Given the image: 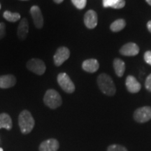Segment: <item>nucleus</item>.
<instances>
[{"instance_id": "obj_1", "label": "nucleus", "mask_w": 151, "mask_h": 151, "mask_svg": "<svg viewBox=\"0 0 151 151\" xmlns=\"http://www.w3.org/2000/svg\"><path fill=\"white\" fill-rule=\"evenodd\" d=\"M97 84L104 94L113 96L116 92V88L112 78L106 73H101L97 78Z\"/></svg>"}, {"instance_id": "obj_2", "label": "nucleus", "mask_w": 151, "mask_h": 151, "mask_svg": "<svg viewBox=\"0 0 151 151\" xmlns=\"http://www.w3.org/2000/svg\"><path fill=\"white\" fill-rule=\"evenodd\" d=\"M18 124L22 134H29L35 127L34 120L31 113L27 110L22 111L18 117Z\"/></svg>"}, {"instance_id": "obj_3", "label": "nucleus", "mask_w": 151, "mask_h": 151, "mask_svg": "<svg viewBox=\"0 0 151 151\" xmlns=\"http://www.w3.org/2000/svg\"><path fill=\"white\" fill-rule=\"evenodd\" d=\"M43 101L47 106L52 109L58 108L62 103L60 94L52 89L47 90L43 97Z\"/></svg>"}, {"instance_id": "obj_4", "label": "nucleus", "mask_w": 151, "mask_h": 151, "mask_svg": "<svg viewBox=\"0 0 151 151\" xmlns=\"http://www.w3.org/2000/svg\"><path fill=\"white\" fill-rule=\"evenodd\" d=\"M58 83L64 91L67 93H73L75 91V86L70 77L66 73H60L58 76Z\"/></svg>"}, {"instance_id": "obj_5", "label": "nucleus", "mask_w": 151, "mask_h": 151, "mask_svg": "<svg viewBox=\"0 0 151 151\" xmlns=\"http://www.w3.org/2000/svg\"><path fill=\"white\" fill-rule=\"evenodd\" d=\"M134 118L137 122L144 123L151 120V107L143 106L137 109L134 113Z\"/></svg>"}, {"instance_id": "obj_6", "label": "nucleus", "mask_w": 151, "mask_h": 151, "mask_svg": "<svg viewBox=\"0 0 151 151\" xmlns=\"http://www.w3.org/2000/svg\"><path fill=\"white\" fill-rule=\"evenodd\" d=\"M27 67L32 72L37 75H43L46 71V65L40 59H31L27 62Z\"/></svg>"}, {"instance_id": "obj_7", "label": "nucleus", "mask_w": 151, "mask_h": 151, "mask_svg": "<svg viewBox=\"0 0 151 151\" xmlns=\"http://www.w3.org/2000/svg\"><path fill=\"white\" fill-rule=\"evenodd\" d=\"M69 56H70V51H69V49L64 46L60 47L57 50L55 54L54 55V64L58 67H59V66L62 65L66 60L69 59Z\"/></svg>"}, {"instance_id": "obj_8", "label": "nucleus", "mask_w": 151, "mask_h": 151, "mask_svg": "<svg viewBox=\"0 0 151 151\" xmlns=\"http://www.w3.org/2000/svg\"><path fill=\"white\" fill-rule=\"evenodd\" d=\"M30 14L33 18L35 27L38 29H41L43 26V17L41 9L38 6H33L30 9Z\"/></svg>"}, {"instance_id": "obj_9", "label": "nucleus", "mask_w": 151, "mask_h": 151, "mask_svg": "<svg viewBox=\"0 0 151 151\" xmlns=\"http://www.w3.org/2000/svg\"><path fill=\"white\" fill-rule=\"evenodd\" d=\"M97 14L93 10H89L84 16V23L88 29H94L97 25Z\"/></svg>"}, {"instance_id": "obj_10", "label": "nucleus", "mask_w": 151, "mask_h": 151, "mask_svg": "<svg viewBox=\"0 0 151 151\" xmlns=\"http://www.w3.org/2000/svg\"><path fill=\"white\" fill-rule=\"evenodd\" d=\"M139 52V47L134 43H127L120 49V53L124 56H135Z\"/></svg>"}, {"instance_id": "obj_11", "label": "nucleus", "mask_w": 151, "mask_h": 151, "mask_svg": "<svg viewBox=\"0 0 151 151\" xmlns=\"http://www.w3.org/2000/svg\"><path fill=\"white\" fill-rule=\"evenodd\" d=\"M125 85L127 90L131 93H137L141 88V84L133 76H128L126 78Z\"/></svg>"}, {"instance_id": "obj_12", "label": "nucleus", "mask_w": 151, "mask_h": 151, "mask_svg": "<svg viewBox=\"0 0 151 151\" xmlns=\"http://www.w3.org/2000/svg\"><path fill=\"white\" fill-rule=\"evenodd\" d=\"M59 146V142L56 139H50L41 143L39 151H57Z\"/></svg>"}, {"instance_id": "obj_13", "label": "nucleus", "mask_w": 151, "mask_h": 151, "mask_svg": "<svg viewBox=\"0 0 151 151\" xmlns=\"http://www.w3.org/2000/svg\"><path fill=\"white\" fill-rule=\"evenodd\" d=\"M16 83V78L14 75L8 74L0 76V88H6L14 87Z\"/></svg>"}, {"instance_id": "obj_14", "label": "nucleus", "mask_w": 151, "mask_h": 151, "mask_svg": "<svg viewBox=\"0 0 151 151\" xmlns=\"http://www.w3.org/2000/svg\"><path fill=\"white\" fill-rule=\"evenodd\" d=\"M82 68L84 71L89 73L96 72L99 68V64L97 60L89 59L83 62Z\"/></svg>"}, {"instance_id": "obj_15", "label": "nucleus", "mask_w": 151, "mask_h": 151, "mask_svg": "<svg viewBox=\"0 0 151 151\" xmlns=\"http://www.w3.org/2000/svg\"><path fill=\"white\" fill-rule=\"evenodd\" d=\"M28 32H29V24L26 18H22L18 24V31H17L19 39L20 40L25 39L28 35Z\"/></svg>"}, {"instance_id": "obj_16", "label": "nucleus", "mask_w": 151, "mask_h": 151, "mask_svg": "<svg viewBox=\"0 0 151 151\" xmlns=\"http://www.w3.org/2000/svg\"><path fill=\"white\" fill-rule=\"evenodd\" d=\"M125 6L124 0H103V6L104 8L111 7L113 9H120Z\"/></svg>"}, {"instance_id": "obj_17", "label": "nucleus", "mask_w": 151, "mask_h": 151, "mask_svg": "<svg viewBox=\"0 0 151 151\" xmlns=\"http://www.w3.org/2000/svg\"><path fill=\"white\" fill-rule=\"evenodd\" d=\"M113 68H114L116 74L118 77H122L125 71V64L122 60L116 58L113 61Z\"/></svg>"}, {"instance_id": "obj_18", "label": "nucleus", "mask_w": 151, "mask_h": 151, "mask_svg": "<svg viewBox=\"0 0 151 151\" xmlns=\"http://www.w3.org/2000/svg\"><path fill=\"white\" fill-rule=\"evenodd\" d=\"M1 128L7 130H11L12 128V120L7 113L0 114V129Z\"/></svg>"}, {"instance_id": "obj_19", "label": "nucleus", "mask_w": 151, "mask_h": 151, "mask_svg": "<svg viewBox=\"0 0 151 151\" xmlns=\"http://www.w3.org/2000/svg\"><path fill=\"white\" fill-rule=\"evenodd\" d=\"M126 22L123 19H118L115 20L112 24H111L110 29L112 32H118L121 31L125 27Z\"/></svg>"}, {"instance_id": "obj_20", "label": "nucleus", "mask_w": 151, "mask_h": 151, "mask_svg": "<svg viewBox=\"0 0 151 151\" xmlns=\"http://www.w3.org/2000/svg\"><path fill=\"white\" fill-rule=\"evenodd\" d=\"M3 17L7 21L15 22L20 19V15L18 13H12L9 11H6L3 14Z\"/></svg>"}, {"instance_id": "obj_21", "label": "nucleus", "mask_w": 151, "mask_h": 151, "mask_svg": "<svg viewBox=\"0 0 151 151\" xmlns=\"http://www.w3.org/2000/svg\"><path fill=\"white\" fill-rule=\"evenodd\" d=\"M107 151H128L125 147L118 144H112L107 148Z\"/></svg>"}, {"instance_id": "obj_22", "label": "nucleus", "mask_w": 151, "mask_h": 151, "mask_svg": "<svg viewBox=\"0 0 151 151\" xmlns=\"http://www.w3.org/2000/svg\"><path fill=\"white\" fill-rule=\"evenodd\" d=\"M71 2L78 9H83L86 7L87 0H71Z\"/></svg>"}, {"instance_id": "obj_23", "label": "nucleus", "mask_w": 151, "mask_h": 151, "mask_svg": "<svg viewBox=\"0 0 151 151\" xmlns=\"http://www.w3.org/2000/svg\"><path fill=\"white\" fill-rule=\"evenodd\" d=\"M145 87H146V90L148 91L151 92V73L147 77L146 79V82H145Z\"/></svg>"}, {"instance_id": "obj_24", "label": "nucleus", "mask_w": 151, "mask_h": 151, "mask_svg": "<svg viewBox=\"0 0 151 151\" xmlns=\"http://www.w3.org/2000/svg\"><path fill=\"white\" fill-rule=\"evenodd\" d=\"M6 35V25L4 22H0V39Z\"/></svg>"}, {"instance_id": "obj_25", "label": "nucleus", "mask_w": 151, "mask_h": 151, "mask_svg": "<svg viewBox=\"0 0 151 151\" xmlns=\"http://www.w3.org/2000/svg\"><path fill=\"white\" fill-rule=\"evenodd\" d=\"M144 60L147 64L151 65V51L148 50L144 53Z\"/></svg>"}, {"instance_id": "obj_26", "label": "nucleus", "mask_w": 151, "mask_h": 151, "mask_svg": "<svg viewBox=\"0 0 151 151\" xmlns=\"http://www.w3.org/2000/svg\"><path fill=\"white\" fill-rule=\"evenodd\" d=\"M147 27H148V31L151 33V20L148 21V23H147Z\"/></svg>"}, {"instance_id": "obj_27", "label": "nucleus", "mask_w": 151, "mask_h": 151, "mask_svg": "<svg viewBox=\"0 0 151 151\" xmlns=\"http://www.w3.org/2000/svg\"><path fill=\"white\" fill-rule=\"evenodd\" d=\"M53 1H54L55 2L56 4H60V3H62V1H64V0H53Z\"/></svg>"}, {"instance_id": "obj_28", "label": "nucleus", "mask_w": 151, "mask_h": 151, "mask_svg": "<svg viewBox=\"0 0 151 151\" xmlns=\"http://www.w3.org/2000/svg\"><path fill=\"white\" fill-rule=\"evenodd\" d=\"M146 1L148 4L149 5L151 6V0H146Z\"/></svg>"}, {"instance_id": "obj_29", "label": "nucleus", "mask_w": 151, "mask_h": 151, "mask_svg": "<svg viewBox=\"0 0 151 151\" xmlns=\"http://www.w3.org/2000/svg\"><path fill=\"white\" fill-rule=\"evenodd\" d=\"M0 151H4V150H3V149L1 148H0Z\"/></svg>"}, {"instance_id": "obj_30", "label": "nucleus", "mask_w": 151, "mask_h": 151, "mask_svg": "<svg viewBox=\"0 0 151 151\" xmlns=\"http://www.w3.org/2000/svg\"><path fill=\"white\" fill-rule=\"evenodd\" d=\"M0 9H1V4H0Z\"/></svg>"}, {"instance_id": "obj_31", "label": "nucleus", "mask_w": 151, "mask_h": 151, "mask_svg": "<svg viewBox=\"0 0 151 151\" xmlns=\"http://www.w3.org/2000/svg\"><path fill=\"white\" fill-rule=\"evenodd\" d=\"M23 1H26V0H23Z\"/></svg>"}]
</instances>
